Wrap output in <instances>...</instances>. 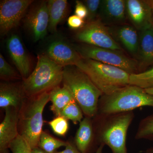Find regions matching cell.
Masks as SVG:
<instances>
[{
    "mask_svg": "<svg viewBox=\"0 0 153 153\" xmlns=\"http://www.w3.org/2000/svg\"><path fill=\"white\" fill-rule=\"evenodd\" d=\"M45 55L63 67L76 66L82 58L75 48L62 40L51 42L47 47Z\"/></svg>",
    "mask_w": 153,
    "mask_h": 153,
    "instance_id": "cell-12",
    "label": "cell"
},
{
    "mask_svg": "<svg viewBox=\"0 0 153 153\" xmlns=\"http://www.w3.org/2000/svg\"><path fill=\"white\" fill-rule=\"evenodd\" d=\"M99 18L104 25H122L125 22L127 13L126 1H101Z\"/></svg>",
    "mask_w": 153,
    "mask_h": 153,
    "instance_id": "cell-15",
    "label": "cell"
},
{
    "mask_svg": "<svg viewBox=\"0 0 153 153\" xmlns=\"http://www.w3.org/2000/svg\"><path fill=\"white\" fill-rule=\"evenodd\" d=\"M0 76L1 79L10 80L19 78V75L14 68L0 54Z\"/></svg>",
    "mask_w": 153,
    "mask_h": 153,
    "instance_id": "cell-27",
    "label": "cell"
},
{
    "mask_svg": "<svg viewBox=\"0 0 153 153\" xmlns=\"http://www.w3.org/2000/svg\"><path fill=\"white\" fill-rule=\"evenodd\" d=\"M47 2L49 14L48 30L54 33L57 31V25L66 17L68 3L66 0H49Z\"/></svg>",
    "mask_w": 153,
    "mask_h": 153,
    "instance_id": "cell-20",
    "label": "cell"
},
{
    "mask_svg": "<svg viewBox=\"0 0 153 153\" xmlns=\"http://www.w3.org/2000/svg\"><path fill=\"white\" fill-rule=\"evenodd\" d=\"M49 123L54 132L58 135L63 136L68 131V120L63 117L60 116L56 117L55 119L50 121Z\"/></svg>",
    "mask_w": 153,
    "mask_h": 153,
    "instance_id": "cell-26",
    "label": "cell"
},
{
    "mask_svg": "<svg viewBox=\"0 0 153 153\" xmlns=\"http://www.w3.org/2000/svg\"><path fill=\"white\" fill-rule=\"evenodd\" d=\"M144 89L147 93L153 96V87L150 88H148Z\"/></svg>",
    "mask_w": 153,
    "mask_h": 153,
    "instance_id": "cell-35",
    "label": "cell"
},
{
    "mask_svg": "<svg viewBox=\"0 0 153 153\" xmlns=\"http://www.w3.org/2000/svg\"><path fill=\"white\" fill-rule=\"evenodd\" d=\"M76 41L94 47L120 51L121 48L99 19L87 22L75 36Z\"/></svg>",
    "mask_w": 153,
    "mask_h": 153,
    "instance_id": "cell-8",
    "label": "cell"
},
{
    "mask_svg": "<svg viewBox=\"0 0 153 153\" xmlns=\"http://www.w3.org/2000/svg\"><path fill=\"white\" fill-rule=\"evenodd\" d=\"M5 110L4 120L0 124V153H10V145L19 135V111L12 107Z\"/></svg>",
    "mask_w": 153,
    "mask_h": 153,
    "instance_id": "cell-13",
    "label": "cell"
},
{
    "mask_svg": "<svg viewBox=\"0 0 153 153\" xmlns=\"http://www.w3.org/2000/svg\"><path fill=\"white\" fill-rule=\"evenodd\" d=\"M12 153H32V149L27 142L19 135L10 146Z\"/></svg>",
    "mask_w": 153,
    "mask_h": 153,
    "instance_id": "cell-28",
    "label": "cell"
},
{
    "mask_svg": "<svg viewBox=\"0 0 153 153\" xmlns=\"http://www.w3.org/2000/svg\"><path fill=\"white\" fill-rule=\"evenodd\" d=\"M83 113L75 100L71 102L60 112V116L71 120L74 124L80 123L83 119Z\"/></svg>",
    "mask_w": 153,
    "mask_h": 153,
    "instance_id": "cell-24",
    "label": "cell"
},
{
    "mask_svg": "<svg viewBox=\"0 0 153 153\" xmlns=\"http://www.w3.org/2000/svg\"><path fill=\"white\" fill-rule=\"evenodd\" d=\"M49 100L52 102L50 109L56 117L71 102L74 100L71 91L66 86H57L49 91Z\"/></svg>",
    "mask_w": 153,
    "mask_h": 153,
    "instance_id": "cell-21",
    "label": "cell"
},
{
    "mask_svg": "<svg viewBox=\"0 0 153 153\" xmlns=\"http://www.w3.org/2000/svg\"><path fill=\"white\" fill-rule=\"evenodd\" d=\"M115 33L117 38L129 52L134 55H138L140 37L134 27L122 25L116 30Z\"/></svg>",
    "mask_w": 153,
    "mask_h": 153,
    "instance_id": "cell-19",
    "label": "cell"
},
{
    "mask_svg": "<svg viewBox=\"0 0 153 153\" xmlns=\"http://www.w3.org/2000/svg\"><path fill=\"white\" fill-rule=\"evenodd\" d=\"M143 106L153 108V96L143 88L128 85L109 94L102 96L97 114L109 115L133 111Z\"/></svg>",
    "mask_w": 153,
    "mask_h": 153,
    "instance_id": "cell-3",
    "label": "cell"
},
{
    "mask_svg": "<svg viewBox=\"0 0 153 153\" xmlns=\"http://www.w3.org/2000/svg\"><path fill=\"white\" fill-rule=\"evenodd\" d=\"M127 16L137 30L142 31L153 27V15L147 1H126Z\"/></svg>",
    "mask_w": 153,
    "mask_h": 153,
    "instance_id": "cell-11",
    "label": "cell"
},
{
    "mask_svg": "<svg viewBox=\"0 0 153 153\" xmlns=\"http://www.w3.org/2000/svg\"><path fill=\"white\" fill-rule=\"evenodd\" d=\"M50 101L49 91L26 100L19 112V134L32 150L38 147L43 130V111Z\"/></svg>",
    "mask_w": 153,
    "mask_h": 153,
    "instance_id": "cell-4",
    "label": "cell"
},
{
    "mask_svg": "<svg viewBox=\"0 0 153 153\" xmlns=\"http://www.w3.org/2000/svg\"><path fill=\"white\" fill-rule=\"evenodd\" d=\"M104 146L105 145L102 144L100 145L97 149L95 153H102V150H103Z\"/></svg>",
    "mask_w": 153,
    "mask_h": 153,
    "instance_id": "cell-34",
    "label": "cell"
},
{
    "mask_svg": "<svg viewBox=\"0 0 153 153\" xmlns=\"http://www.w3.org/2000/svg\"><path fill=\"white\" fill-rule=\"evenodd\" d=\"M62 82L71 91L85 117L93 118L97 115L99 101L103 94L87 74L76 66H65Z\"/></svg>",
    "mask_w": 153,
    "mask_h": 153,
    "instance_id": "cell-2",
    "label": "cell"
},
{
    "mask_svg": "<svg viewBox=\"0 0 153 153\" xmlns=\"http://www.w3.org/2000/svg\"><path fill=\"white\" fill-rule=\"evenodd\" d=\"M75 15L82 19H87L88 16V12L85 5L81 1H76L75 10Z\"/></svg>",
    "mask_w": 153,
    "mask_h": 153,
    "instance_id": "cell-31",
    "label": "cell"
},
{
    "mask_svg": "<svg viewBox=\"0 0 153 153\" xmlns=\"http://www.w3.org/2000/svg\"><path fill=\"white\" fill-rule=\"evenodd\" d=\"M68 26L73 30L81 29L85 25L84 19H81L76 15H72L68 18Z\"/></svg>",
    "mask_w": 153,
    "mask_h": 153,
    "instance_id": "cell-30",
    "label": "cell"
},
{
    "mask_svg": "<svg viewBox=\"0 0 153 153\" xmlns=\"http://www.w3.org/2000/svg\"><path fill=\"white\" fill-rule=\"evenodd\" d=\"M129 84L143 89L153 87V67L143 72L131 74Z\"/></svg>",
    "mask_w": 153,
    "mask_h": 153,
    "instance_id": "cell-23",
    "label": "cell"
},
{
    "mask_svg": "<svg viewBox=\"0 0 153 153\" xmlns=\"http://www.w3.org/2000/svg\"><path fill=\"white\" fill-rule=\"evenodd\" d=\"M22 87L13 83L1 82L0 84V107L14 108L20 111L26 100Z\"/></svg>",
    "mask_w": 153,
    "mask_h": 153,
    "instance_id": "cell-16",
    "label": "cell"
},
{
    "mask_svg": "<svg viewBox=\"0 0 153 153\" xmlns=\"http://www.w3.org/2000/svg\"><path fill=\"white\" fill-rule=\"evenodd\" d=\"M139 68L153 66V27L141 31L140 36Z\"/></svg>",
    "mask_w": 153,
    "mask_h": 153,
    "instance_id": "cell-18",
    "label": "cell"
},
{
    "mask_svg": "<svg viewBox=\"0 0 153 153\" xmlns=\"http://www.w3.org/2000/svg\"><path fill=\"white\" fill-rule=\"evenodd\" d=\"M63 67L46 55H38L34 71L22 82L25 96L33 97L59 86L63 81Z\"/></svg>",
    "mask_w": 153,
    "mask_h": 153,
    "instance_id": "cell-6",
    "label": "cell"
},
{
    "mask_svg": "<svg viewBox=\"0 0 153 153\" xmlns=\"http://www.w3.org/2000/svg\"><path fill=\"white\" fill-rule=\"evenodd\" d=\"M32 0H3L0 2V33L7 34L19 25Z\"/></svg>",
    "mask_w": 153,
    "mask_h": 153,
    "instance_id": "cell-9",
    "label": "cell"
},
{
    "mask_svg": "<svg viewBox=\"0 0 153 153\" xmlns=\"http://www.w3.org/2000/svg\"><path fill=\"white\" fill-rule=\"evenodd\" d=\"M76 66L87 74L105 95L129 85L130 74L116 66L82 57Z\"/></svg>",
    "mask_w": 153,
    "mask_h": 153,
    "instance_id": "cell-5",
    "label": "cell"
},
{
    "mask_svg": "<svg viewBox=\"0 0 153 153\" xmlns=\"http://www.w3.org/2000/svg\"><path fill=\"white\" fill-rule=\"evenodd\" d=\"M135 139L153 140V115L148 116L140 121Z\"/></svg>",
    "mask_w": 153,
    "mask_h": 153,
    "instance_id": "cell-25",
    "label": "cell"
},
{
    "mask_svg": "<svg viewBox=\"0 0 153 153\" xmlns=\"http://www.w3.org/2000/svg\"><path fill=\"white\" fill-rule=\"evenodd\" d=\"M68 142L57 139L46 132L41 134L38 147L47 153H54L61 147H65Z\"/></svg>",
    "mask_w": 153,
    "mask_h": 153,
    "instance_id": "cell-22",
    "label": "cell"
},
{
    "mask_svg": "<svg viewBox=\"0 0 153 153\" xmlns=\"http://www.w3.org/2000/svg\"><path fill=\"white\" fill-rule=\"evenodd\" d=\"M97 143L92 118L85 117L79 123L74 138V144L82 153H88L92 145Z\"/></svg>",
    "mask_w": 153,
    "mask_h": 153,
    "instance_id": "cell-17",
    "label": "cell"
},
{
    "mask_svg": "<svg viewBox=\"0 0 153 153\" xmlns=\"http://www.w3.org/2000/svg\"><path fill=\"white\" fill-rule=\"evenodd\" d=\"M135 115L133 111L109 115L97 114L93 118L94 126L99 146H108L112 153H128V131Z\"/></svg>",
    "mask_w": 153,
    "mask_h": 153,
    "instance_id": "cell-1",
    "label": "cell"
},
{
    "mask_svg": "<svg viewBox=\"0 0 153 153\" xmlns=\"http://www.w3.org/2000/svg\"><path fill=\"white\" fill-rule=\"evenodd\" d=\"M32 153H47L44 151L42 150L40 148L36 147L32 150Z\"/></svg>",
    "mask_w": 153,
    "mask_h": 153,
    "instance_id": "cell-33",
    "label": "cell"
},
{
    "mask_svg": "<svg viewBox=\"0 0 153 153\" xmlns=\"http://www.w3.org/2000/svg\"><path fill=\"white\" fill-rule=\"evenodd\" d=\"M24 23L35 41L43 39L47 35L49 24L47 1H42L30 9Z\"/></svg>",
    "mask_w": 153,
    "mask_h": 153,
    "instance_id": "cell-10",
    "label": "cell"
},
{
    "mask_svg": "<svg viewBox=\"0 0 153 153\" xmlns=\"http://www.w3.org/2000/svg\"><path fill=\"white\" fill-rule=\"evenodd\" d=\"M7 48L12 60L25 79L30 75L31 62L30 57L20 38L13 34L7 41Z\"/></svg>",
    "mask_w": 153,
    "mask_h": 153,
    "instance_id": "cell-14",
    "label": "cell"
},
{
    "mask_svg": "<svg viewBox=\"0 0 153 153\" xmlns=\"http://www.w3.org/2000/svg\"><path fill=\"white\" fill-rule=\"evenodd\" d=\"M75 49L82 58L89 59L121 68L130 74L137 73L139 63L120 51L82 44Z\"/></svg>",
    "mask_w": 153,
    "mask_h": 153,
    "instance_id": "cell-7",
    "label": "cell"
},
{
    "mask_svg": "<svg viewBox=\"0 0 153 153\" xmlns=\"http://www.w3.org/2000/svg\"><path fill=\"white\" fill-rule=\"evenodd\" d=\"M84 3L88 12V16L87 18L88 22L95 20L98 10L100 7L101 1L86 0L84 1Z\"/></svg>",
    "mask_w": 153,
    "mask_h": 153,
    "instance_id": "cell-29",
    "label": "cell"
},
{
    "mask_svg": "<svg viewBox=\"0 0 153 153\" xmlns=\"http://www.w3.org/2000/svg\"><path fill=\"white\" fill-rule=\"evenodd\" d=\"M147 2L150 6L151 9H152V12L153 15V0H148Z\"/></svg>",
    "mask_w": 153,
    "mask_h": 153,
    "instance_id": "cell-36",
    "label": "cell"
},
{
    "mask_svg": "<svg viewBox=\"0 0 153 153\" xmlns=\"http://www.w3.org/2000/svg\"><path fill=\"white\" fill-rule=\"evenodd\" d=\"M54 153H82L77 149L75 144L70 142H68L63 150L60 152H56Z\"/></svg>",
    "mask_w": 153,
    "mask_h": 153,
    "instance_id": "cell-32",
    "label": "cell"
},
{
    "mask_svg": "<svg viewBox=\"0 0 153 153\" xmlns=\"http://www.w3.org/2000/svg\"><path fill=\"white\" fill-rule=\"evenodd\" d=\"M146 153H153V147L148 149L146 152Z\"/></svg>",
    "mask_w": 153,
    "mask_h": 153,
    "instance_id": "cell-37",
    "label": "cell"
}]
</instances>
